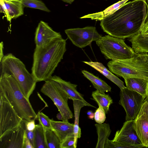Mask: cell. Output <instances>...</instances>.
<instances>
[{
	"mask_svg": "<svg viewBox=\"0 0 148 148\" xmlns=\"http://www.w3.org/2000/svg\"><path fill=\"white\" fill-rule=\"evenodd\" d=\"M148 18L146 0H133L100 21V25L108 35L124 39L140 33Z\"/></svg>",
	"mask_w": 148,
	"mask_h": 148,
	"instance_id": "1",
	"label": "cell"
},
{
	"mask_svg": "<svg viewBox=\"0 0 148 148\" xmlns=\"http://www.w3.org/2000/svg\"><path fill=\"white\" fill-rule=\"evenodd\" d=\"M66 41L62 38L46 46L35 47L33 55L32 73L37 82L46 81L52 76L66 51Z\"/></svg>",
	"mask_w": 148,
	"mask_h": 148,
	"instance_id": "2",
	"label": "cell"
},
{
	"mask_svg": "<svg viewBox=\"0 0 148 148\" xmlns=\"http://www.w3.org/2000/svg\"><path fill=\"white\" fill-rule=\"evenodd\" d=\"M0 95L12 105L22 119H37V114L29 99L23 93L12 75L6 73L0 74Z\"/></svg>",
	"mask_w": 148,
	"mask_h": 148,
	"instance_id": "3",
	"label": "cell"
},
{
	"mask_svg": "<svg viewBox=\"0 0 148 148\" xmlns=\"http://www.w3.org/2000/svg\"><path fill=\"white\" fill-rule=\"evenodd\" d=\"M0 74L12 75L24 95L28 99L37 82L32 73L27 70L24 63L12 53L5 55L0 60Z\"/></svg>",
	"mask_w": 148,
	"mask_h": 148,
	"instance_id": "4",
	"label": "cell"
},
{
	"mask_svg": "<svg viewBox=\"0 0 148 148\" xmlns=\"http://www.w3.org/2000/svg\"><path fill=\"white\" fill-rule=\"evenodd\" d=\"M107 65L109 70L124 79L137 78L148 80V53H136L126 59L111 60Z\"/></svg>",
	"mask_w": 148,
	"mask_h": 148,
	"instance_id": "5",
	"label": "cell"
},
{
	"mask_svg": "<svg viewBox=\"0 0 148 148\" xmlns=\"http://www.w3.org/2000/svg\"><path fill=\"white\" fill-rule=\"evenodd\" d=\"M96 42L107 59H126L132 57L135 53L132 48L126 44L124 39L109 35L102 36Z\"/></svg>",
	"mask_w": 148,
	"mask_h": 148,
	"instance_id": "6",
	"label": "cell"
},
{
	"mask_svg": "<svg viewBox=\"0 0 148 148\" xmlns=\"http://www.w3.org/2000/svg\"><path fill=\"white\" fill-rule=\"evenodd\" d=\"M40 91L53 101L62 116V121H67L73 117L68 105V96L51 80L45 81Z\"/></svg>",
	"mask_w": 148,
	"mask_h": 148,
	"instance_id": "7",
	"label": "cell"
},
{
	"mask_svg": "<svg viewBox=\"0 0 148 148\" xmlns=\"http://www.w3.org/2000/svg\"><path fill=\"white\" fill-rule=\"evenodd\" d=\"M119 103L126 112V121L134 120L137 116L145 98L136 92L126 88L121 90Z\"/></svg>",
	"mask_w": 148,
	"mask_h": 148,
	"instance_id": "8",
	"label": "cell"
},
{
	"mask_svg": "<svg viewBox=\"0 0 148 148\" xmlns=\"http://www.w3.org/2000/svg\"><path fill=\"white\" fill-rule=\"evenodd\" d=\"M65 32L72 43L80 48L90 45L92 42L96 41L102 37L93 26L67 29Z\"/></svg>",
	"mask_w": 148,
	"mask_h": 148,
	"instance_id": "9",
	"label": "cell"
},
{
	"mask_svg": "<svg viewBox=\"0 0 148 148\" xmlns=\"http://www.w3.org/2000/svg\"><path fill=\"white\" fill-rule=\"evenodd\" d=\"M0 136L8 131L19 126L23 119L17 114L13 107L0 95Z\"/></svg>",
	"mask_w": 148,
	"mask_h": 148,
	"instance_id": "10",
	"label": "cell"
},
{
	"mask_svg": "<svg viewBox=\"0 0 148 148\" xmlns=\"http://www.w3.org/2000/svg\"><path fill=\"white\" fill-rule=\"evenodd\" d=\"M112 140L127 148H144L138 138L134 126V120L126 121L116 131Z\"/></svg>",
	"mask_w": 148,
	"mask_h": 148,
	"instance_id": "11",
	"label": "cell"
},
{
	"mask_svg": "<svg viewBox=\"0 0 148 148\" xmlns=\"http://www.w3.org/2000/svg\"><path fill=\"white\" fill-rule=\"evenodd\" d=\"M26 136L25 123L23 119L19 126L0 136V148H24Z\"/></svg>",
	"mask_w": 148,
	"mask_h": 148,
	"instance_id": "12",
	"label": "cell"
},
{
	"mask_svg": "<svg viewBox=\"0 0 148 148\" xmlns=\"http://www.w3.org/2000/svg\"><path fill=\"white\" fill-rule=\"evenodd\" d=\"M62 37L60 33L54 31L47 23L41 21L36 29L34 37L36 47H45L55 40Z\"/></svg>",
	"mask_w": 148,
	"mask_h": 148,
	"instance_id": "13",
	"label": "cell"
},
{
	"mask_svg": "<svg viewBox=\"0 0 148 148\" xmlns=\"http://www.w3.org/2000/svg\"><path fill=\"white\" fill-rule=\"evenodd\" d=\"M134 126L137 136L144 148L148 147V116L143 103L134 120Z\"/></svg>",
	"mask_w": 148,
	"mask_h": 148,
	"instance_id": "14",
	"label": "cell"
},
{
	"mask_svg": "<svg viewBox=\"0 0 148 148\" xmlns=\"http://www.w3.org/2000/svg\"><path fill=\"white\" fill-rule=\"evenodd\" d=\"M49 79L51 80L64 92L68 96L69 99L72 100H79L84 103L87 106L96 108L86 101L82 95L77 91L76 89L77 85L65 81L56 75L52 76Z\"/></svg>",
	"mask_w": 148,
	"mask_h": 148,
	"instance_id": "15",
	"label": "cell"
},
{
	"mask_svg": "<svg viewBox=\"0 0 148 148\" xmlns=\"http://www.w3.org/2000/svg\"><path fill=\"white\" fill-rule=\"evenodd\" d=\"M52 130L55 133L62 143L70 136H74V124L68 121H55L51 120Z\"/></svg>",
	"mask_w": 148,
	"mask_h": 148,
	"instance_id": "16",
	"label": "cell"
},
{
	"mask_svg": "<svg viewBox=\"0 0 148 148\" xmlns=\"http://www.w3.org/2000/svg\"><path fill=\"white\" fill-rule=\"evenodd\" d=\"M124 79L128 89L137 92L145 98L148 95V80L133 77Z\"/></svg>",
	"mask_w": 148,
	"mask_h": 148,
	"instance_id": "17",
	"label": "cell"
},
{
	"mask_svg": "<svg viewBox=\"0 0 148 148\" xmlns=\"http://www.w3.org/2000/svg\"><path fill=\"white\" fill-rule=\"evenodd\" d=\"M103 74L106 77L116 84L122 90L125 88L123 81L114 75L101 63L92 61H83Z\"/></svg>",
	"mask_w": 148,
	"mask_h": 148,
	"instance_id": "18",
	"label": "cell"
},
{
	"mask_svg": "<svg viewBox=\"0 0 148 148\" xmlns=\"http://www.w3.org/2000/svg\"><path fill=\"white\" fill-rule=\"evenodd\" d=\"M135 53H148V34L140 33L128 38Z\"/></svg>",
	"mask_w": 148,
	"mask_h": 148,
	"instance_id": "19",
	"label": "cell"
},
{
	"mask_svg": "<svg viewBox=\"0 0 148 148\" xmlns=\"http://www.w3.org/2000/svg\"><path fill=\"white\" fill-rule=\"evenodd\" d=\"M129 0H122L113 4L102 11L89 14L80 18H90L92 20L101 21L112 14Z\"/></svg>",
	"mask_w": 148,
	"mask_h": 148,
	"instance_id": "20",
	"label": "cell"
},
{
	"mask_svg": "<svg viewBox=\"0 0 148 148\" xmlns=\"http://www.w3.org/2000/svg\"><path fill=\"white\" fill-rule=\"evenodd\" d=\"M3 0L7 11L8 21L10 22L12 19H16L24 14V7L21 1Z\"/></svg>",
	"mask_w": 148,
	"mask_h": 148,
	"instance_id": "21",
	"label": "cell"
},
{
	"mask_svg": "<svg viewBox=\"0 0 148 148\" xmlns=\"http://www.w3.org/2000/svg\"><path fill=\"white\" fill-rule=\"evenodd\" d=\"M74 108L75 120L74 127V147H77L78 138L81 137V132L80 128L79 126V119L80 113L81 108L86 105L82 101L77 100H73Z\"/></svg>",
	"mask_w": 148,
	"mask_h": 148,
	"instance_id": "22",
	"label": "cell"
},
{
	"mask_svg": "<svg viewBox=\"0 0 148 148\" xmlns=\"http://www.w3.org/2000/svg\"><path fill=\"white\" fill-rule=\"evenodd\" d=\"M82 72L91 82L94 88L100 92L105 93L111 91V87L103 80L87 71L82 70Z\"/></svg>",
	"mask_w": 148,
	"mask_h": 148,
	"instance_id": "23",
	"label": "cell"
},
{
	"mask_svg": "<svg viewBox=\"0 0 148 148\" xmlns=\"http://www.w3.org/2000/svg\"><path fill=\"white\" fill-rule=\"evenodd\" d=\"M98 135L96 148H104L106 140L110 135L111 130L108 123H97L95 125Z\"/></svg>",
	"mask_w": 148,
	"mask_h": 148,
	"instance_id": "24",
	"label": "cell"
},
{
	"mask_svg": "<svg viewBox=\"0 0 148 148\" xmlns=\"http://www.w3.org/2000/svg\"><path fill=\"white\" fill-rule=\"evenodd\" d=\"M92 96L99 106L101 107L107 114L110 106L113 103L111 97L108 95L101 93L97 90L92 92Z\"/></svg>",
	"mask_w": 148,
	"mask_h": 148,
	"instance_id": "25",
	"label": "cell"
},
{
	"mask_svg": "<svg viewBox=\"0 0 148 148\" xmlns=\"http://www.w3.org/2000/svg\"><path fill=\"white\" fill-rule=\"evenodd\" d=\"M34 148H47L45 138V129L40 124L36 125L34 130Z\"/></svg>",
	"mask_w": 148,
	"mask_h": 148,
	"instance_id": "26",
	"label": "cell"
},
{
	"mask_svg": "<svg viewBox=\"0 0 148 148\" xmlns=\"http://www.w3.org/2000/svg\"><path fill=\"white\" fill-rule=\"evenodd\" d=\"M45 133L47 148H60L61 142L52 129H45Z\"/></svg>",
	"mask_w": 148,
	"mask_h": 148,
	"instance_id": "27",
	"label": "cell"
},
{
	"mask_svg": "<svg viewBox=\"0 0 148 148\" xmlns=\"http://www.w3.org/2000/svg\"><path fill=\"white\" fill-rule=\"evenodd\" d=\"M24 7L40 10L47 12L51 11L44 2L40 0H21Z\"/></svg>",
	"mask_w": 148,
	"mask_h": 148,
	"instance_id": "28",
	"label": "cell"
},
{
	"mask_svg": "<svg viewBox=\"0 0 148 148\" xmlns=\"http://www.w3.org/2000/svg\"><path fill=\"white\" fill-rule=\"evenodd\" d=\"M37 116L39 123L41 124L45 129H52L51 123V119L48 116L43 112H39L37 114Z\"/></svg>",
	"mask_w": 148,
	"mask_h": 148,
	"instance_id": "29",
	"label": "cell"
},
{
	"mask_svg": "<svg viewBox=\"0 0 148 148\" xmlns=\"http://www.w3.org/2000/svg\"><path fill=\"white\" fill-rule=\"evenodd\" d=\"M106 118V114L103 108L101 106L95 110L94 119L97 123L102 124L105 121Z\"/></svg>",
	"mask_w": 148,
	"mask_h": 148,
	"instance_id": "30",
	"label": "cell"
},
{
	"mask_svg": "<svg viewBox=\"0 0 148 148\" xmlns=\"http://www.w3.org/2000/svg\"><path fill=\"white\" fill-rule=\"evenodd\" d=\"M74 136H70L61 143L60 148H75Z\"/></svg>",
	"mask_w": 148,
	"mask_h": 148,
	"instance_id": "31",
	"label": "cell"
},
{
	"mask_svg": "<svg viewBox=\"0 0 148 148\" xmlns=\"http://www.w3.org/2000/svg\"><path fill=\"white\" fill-rule=\"evenodd\" d=\"M126 148V147L112 140H110L108 138L105 144L104 148Z\"/></svg>",
	"mask_w": 148,
	"mask_h": 148,
	"instance_id": "32",
	"label": "cell"
},
{
	"mask_svg": "<svg viewBox=\"0 0 148 148\" xmlns=\"http://www.w3.org/2000/svg\"><path fill=\"white\" fill-rule=\"evenodd\" d=\"M35 119H32L29 120L23 119L25 129L29 131H34L36 126L35 124Z\"/></svg>",
	"mask_w": 148,
	"mask_h": 148,
	"instance_id": "33",
	"label": "cell"
},
{
	"mask_svg": "<svg viewBox=\"0 0 148 148\" xmlns=\"http://www.w3.org/2000/svg\"><path fill=\"white\" fill-rule=\"evenodd\" d=\"M25 130L26 136L29 139L31 144L34 147V131H29L26 129L25 128Z\"/></svg>",
	"mask_w": 148,
	"mask_h": 148,
	"instance_id": "34",
	"label": "cell"
},
{
	"mask_svg": "<svg viewBox=\"0 0 148 148\" xmlns=\"http://www.w3.org/2000/svg\"><path fill=\"white\" fill-rule=\"evenodd\" d=\"M0 12L3 13L6 17L8 15L7 10L3 0H0Z\"/></svg>",
	"mask_w": 148,
	"mask_h": 148,
	"instance_id": "35",
	"label": "cell"
},
{
	"mask_svg": "<svg viewBox=\"0 0 148 148\" xmlns=\"http://www.w3.org/2000/svg\"><path fill=\"white\" fill-rule=\"evenodd\" d=\"M140 33L148 34V20L146 21L142 27Z\"/></svg>",
	"mask_w": 148,
	"mask_h": 148,
	"instance_id": "36",
	"label": "cell"
},
{
	"mask_svg": "<svg viewBox=\"0 0 148 148\" xmlns=\"http://www.w3.org/2000/svg\"><path fill=\"white\" fill-rule=\"evenodd\" d=\"M24 148H34V147L26 136L24 141Z\"/></svg>",
	"mask_w": 148,
	"mask_h": 148,
	"instance_id": "37",
	"label": "cell"
},
{
	"mask_svg": "<svg viewBox=\"0 0 148 148\" xmlns=\"http://www.w3.org/2000/svg\"><path fill=\"white\" fill-rule=\"evenodd\" d=\"M3 41H1L0 44V60L4 56L3 55Z\"/></svg>",
	"mask_w": 148,
	"mask_h": 148,
	"instance_id": "38",
	"label": "cell"
},
{
	"mask_svg": "<svg viewBox=\"0 0 148 148\" xmlns=\"http://www.w3.org/2000/svg\"><path fill=\"white\" fill-rule=\"evenodd\" d=\"M143 104L145 110L148 116V95L145 98Z\"/></svg>",
	"mask_w": 148,
	"mask_h": 148,
	"instance_id": "39",
	"label": "cell"
},
{
	"mask_svg": "<svg viewBox=\"0 0 148 148\" xmlns=\"http://www.w3.org/2000/svg\"><path fill=\"white\" fill-rule=\"evenodd\" d=\"M57 118L59 120H62V116L61 114L59 112L56 116Z\"/></svg>",
	"mask_w": 148,
	"mask_h": 148,
	"instance_id": "40",
	"label": "cell"
},
{
	"mask_svg": "<svg viewBox=\"0 0 148 148\" xmlns=\"http://www.w3.org/2000/svg\"><path fill=\"white\" fill-rule=\"evenodd\" d=\"M64 2L71 4L75 0H61Z\"/></svg>",
	"mask_w": 148,
	"mask_h": 148,
	"instance_id": "41",
	"label": "cell"
},
{
	"mask_svg": "<svg viewBox=\"0 0 148 148\" xmlns=\"http://www.w3.org/2000/svg\"><path fill=\"white\" fill-rule=\"evenodd\" d=\"M95 116V113H93V112L90 115H88V117L89 119H93L94 118Z\"/></svg>",
	"mask_w": 148,
	"mask_h": 148,
	"instance_id": "42",
	"label": "cell"
},
{
	"mask_svg": "<svg viewBox=\"0 0 148 148\" xmlns=\"http://www.w3.org/2000/svg\"><path fill=\"white\" fill-rule=\"evenodd\" d=\"M93 112L91 110H89L88 111V112L87 113V114L89 115H90V114H91Z\"/></svg>",
	"mask_w": 148,
	"mask_h": 148,
	"instance_id": "43",
	"label": "cell"
},
{
	"mask_svg": "<svg viewBox=\"0 0 148 148\" xmlns=\"http://www.w3.org/2000/svg\"><path fill=\"white\" fill-rule=\"evenodd\" d=\"M7 1H21V0H4Z\"/></svg>",
	"mask_w": 148,
	"mask_h": 148,
	"instance_id": "44",
	"label": "cell"
},
{
	"mask_svg": "<svg viewBox=\"0 0 148 148\" xmlns=\"http://www.w3.org/2000/svg\"><path fill=\"white\" fill-rule=\"evenodd\" d=\"M147 0V2L148 3V0Z\"/></svg>",
	"mask_w": 148,
	"mask_h": 148,
	"instance_id": "45",
	"label": "cell"
},
{
	"mask_svg": "<svg viewBox=\"0 0 148 148\" xmlns=\"http://www.w3.org/2000/svg\"><path fill=\"white\" fill-rule=\"evenodd\" d=\"M147 148H148V147H147Z\"/></svg>",
	"mask_w": 148,
	"mask_h": 148,
	"instance_id": "46",
	"label": "cell"
},
{
	"mask_svg": "<svg viewBox=\"0 0 148 148\" xmlns=\"http://www.w3.org/2000/svg\"></svg>",
	"mask_w": 148,
	"mask_h": 148,
	"instance_id": "47",
	"label": "cell"
}]
</instances>
